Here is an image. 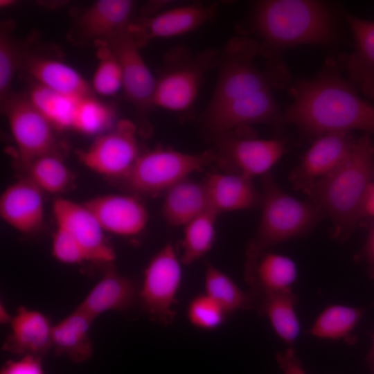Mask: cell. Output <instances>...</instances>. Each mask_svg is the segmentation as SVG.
Instances as JSON below:
<instances>
[{
    "instance_id": "cell-1",
    "label": "cell",
    "mask_w": 374,
    "mask_h": 374,
    "mask_svg": "<svg viewBox=\"0 0 374 374\" xmlns=\"http://www.w3.org/2000/svg\"><path fill=\"white\" fill-rule=\"evenodd\" d=\"M258 54V42L244 35L231 38L220 53L217 84L202 117L203 127L213 140L252 124H283L273 86L255 63Z\"/></svg>"
},
{
    "instance_id": "cell-2",
    "label": "cell",
    "mask_w": 374,
    "mask_h": 374,
    "mask_svg": "<svg viewBox=\"0 0 374 374\" xmlns=\"http://www.w3.org/2000/svg\"><path fill=\"white\" fill-rule=\"evenodd\" d=\"M250 28L261 39L259 54L267 60L268 76L273 87L283 88L290 75L281 54L301 44L330 46L337 32L332 15L321 1L311 0H264L254 3Z\"/></svg>"
},
{
    "instance_id": "cell-3",
    "label": "cell",
    "mask_w": 374,
    "mask_h": 374,
    "mask_svg": "<svg viewBox=\"0 0 374 374\" xmlns=\"http://www.w3.org/2000/svg\"><path fill=\"white\" fill-rule=\"evenodd\" d=\"M330 64L314 78L299 80L290 89L293 102L284 120L319 136L352 130L374 135V107Z\"/></svg>"
},
{
    "instance_id": "cell-4",
    "label": "cell",
    "mask_w": 374,
    "mask_h": 374,
    "mask_svg": "<svg viewBox=\"0 0 374 374\" xmlns=\"http://www.w3.org/2000/svg\"><path fill=\"white\" fill-rule=\"evenodd\" d=\"M374 181V143L368 134L355 140L341 164L305 193L332 222V237L344 241L361 218L363 198Z\"/></svg>"
},
{
    "instance_id": "cell-5",
    "label": "cell",
    "mask_w": 374,
    "mask_h": 374,
    "mask_svg": "<svg viewBox=\"0 0 374 374\" xmlns=\"http://www.w3.org/2000/svg\"><path fill=\"white\" fill-rule=\"evenodd\" d=\"M262 213L257 231L246 249V262L284 241L308 233L325 216L314 204L299 200L276 184L269 172L262 176Z\"/></svg>"
},
{
    "instance_id": "cell-6",
    "label": "cell",
    "mask_w": 374,
    "mask_h": 374,
    "mask_svg": "<svg viewBox=\"0 0 374 374\" xmlns=\"http://www.w3.org/2000/svg\"><path fill=\"white\" fill-rule=\"evenodd\" d=\"M220 53L209 48L195 55L186 47L170 50L164 57V67L157 79L154 107L186 113L195 104L206 73L218 65Z\"/></svg>"
},
{
    "instance_id": "cell-7",
    "label": "cell",
    "mask_w": 374,
    "mask_h": 374,
    "mask_svg": "<svg viewBox=\"0 0 374 374\" xmlns=\"http://www.w3.org/2000/svg\"><path fill=\"white\" fill-rule=\"evenodd\" d=\"M215 148L188 154L159 147L141 154L122 180L130 191L152 195L166 192L190 173L215 162Z\"/></svg>"
},
{
    "instance_id": "cell-8",
    "label": "cell",
    "mask_w": 374,
    "mask_h": 374,
    "mask_svg": "<svg viewBox=\"0 0 374 374\" xmlns=\"http://www.w3.org/2000/svg\"><path fill=\"white\" fill-rule=\"evenodd\" d=\"M182 278L181 261L171 242L160 249L148 264L139 290V299L149 318L163 325L175 318L174 305Z\"/></svg>"
},
{
    "instance_id": "cell-9",
    "label": "cell",
    "mask_w": 374,
    "mask_h": 374,
    "mask_svg": "<svg viewBox=\"0 0 374 374\" xmlns=\"http://www.w3.org/2000/svg\"><path fill=\"white\" fill-rule=\"evenodd\" d=\"M215 161L226 173L251 179L262 176L286 151L280 139H260L242 136L229 132L213 139Z\"/></svg>"
},
{
    "instance_id": "cell-10",
    "label": "cell",
    "mask_w": 374,
    "mask_h": 374,
    "mask_svg": "<svg viewBox=\"0 0 374 374\" xmlns=\"http://www.w3.org/2000/svg\"><path fill=\"white\" fill-rule=\"evenodd\" d=\"M1 107L7 116L17 158L26 170L37 159L57 153L54 127L27 97L10 95Z\"/></svg>"
},
{
    "instance_id": "cell-11",
    "label": "cell",
    "mask_w": 374,
    "mask_h": 374,
    "mask_svg": "<svg viewBox=\"0 0 374 374\" xmlns=\"http://www.w3.org/2000/svg\"><path fill=\"white\" fill-rule=\"evenodd\" d=\"M136 126L121 120L114 129L99 137L86 150L76 151L79 161L100 175L123 179L140 156Z\"/></svg>"
},
{
    "instance_id": "cell-12",
    "label": "cell",
    "mask_w": 374,
    "mask_h": 374,
    "mask_svg": "<svg viewBox=\"0 0 374 374\" xmlns=\"http://www.w3.org/2000/svg\"><path fill=\"white\" fill-rule=\"evenodd\" d=\"M105 42L121 66L123 89L127 99L136 110L140 128L148 129V116L155 107L154 96L157 79L148 67L139 48L127 28Z\"/></svg>"
},
{
    "instance_id": "cell-13",
    "label": "cell",
    "mask_w": 374,
    "mask_h": 374,
    "mask_svg": "<svg viewBox=\"0 0 374 374\" xmlns=\"http://www.w3.org/2000/svg\"><path fill=\"white\" fill-rule=\"evenodd\" d=\"M217 10L216 3L175 7L153 16L131 20L127 30L141 48L152 39L175 37L197 28L213 20Z\"/></svg>"
},
{
    "instance_id": "cell-14",
    "label": "cell",
    "mask_w": 374,
    "mask_h": 374,
    "mask_svg": "<svg viewBox=\"0 0 374 374\" xmlns=\"http://www.w3.org/2000/svg\"><path fill=\"white\" fill-rule=\"evenodd\" d=\"M53 212L57 227L75 238L90 262L110 263L115 260V251L105 236L104 230L84 204L58 198L53 202Z\"/></svg>"
},
{
    "instance_id": "cell-15",
    "label": "cell",
    "mask_w": 374,
    "mask_h": 374,
    "mask_svg": "<svg viewBox=\"0 0 374 374\" xmlns=\"http://www.w3.org/2000/svg\"><path fill=\"white\" fill-rule=\"evenodd\" d=\"M355 140L350 132L320 135L292 170L290 179L296 189L305 193L335 171L349 154Z\"/></svg>"
},
{
    "instance_id": "cell-16",
    "label": "cell",
    "mask_w": 374,
    "mask_h": 374,
    "mask_svg": "<svg viewBox=\"0 0 374 374\" xmlns=\"http://www.w3.org/2000/svg\"><path fill=\"white\" fill-rule=\"evenodd\" d=\"M134 4L130 0L96 1L75 19L69 40L79 46L107 42L127 28Z\"/></svg>"
},
{
    "instance_id": "cell-17",
    "label": "cell",
    "mask_w": 374,
    "mask_h": 374,
    "mask_svg": "<svg viewBox=\"0 0 374 374\" xmlns=\"http://www.w3.org/2000/svg\"><path fill=\"white\" fill-rule=\"evenodd\" d=\"M84 204L105 232L121 236L140 233L148 221V213L135 197L106 195L87 200Z\"/></svg>"
},
{
    "instance_id": "cell-18",
    "label": "cell",
    "mask_w": 374,
    "mask_h": 374,
    "mask_svg": "<svg viewBox=\"0 0 374 374\" xmlns=\"http://www.w3.org/2000/svg\"><path fill=\"white\" fill-rule=\"evenodd\" d=\"M0 215L21 233L35 232L44 220V192L28 177L19 179L1 195Z\"/></svg>"
},
{
    "instance_id": "cell-19",
    "label": "cell",
    "mask_w": 374,
    "mask_h": 374,
    "mask_svg": "<svg viewBox=\"0 0 374 374\" xmlns=\"http://www.w3.org/2000/svg\"><path fill=\"white\" fill-rule=\"evenodd\" d=\"M2 350L19 357L31 355L42 357L52 349V328L42 312L21 306L10 323Z\"/></svg>"
},
{
    "instance_id": "cell-20",
    "label": "cell",
    "mask_w": 374,
    "mask_h": 374,
    "mask_svg": "<svg viewBox=\"0 0 374 374\" xmlns=\"http://www.w3.org/2000/svg\"><path fill=\"white\" fill-rule=\"evenodd\" d=\"M343 16L355 43L347 63L350 82L374 100V21L348 12H344Z\"/></svg>"
},
{
    "instance_id": "cell-21",
    "label": "cell",
    "mask_w": 374,
    "mask_h": 374,
    "mask_svg": "<svg viewBox=\"0 0 374 374\" xmlns=\"http://www.w3.org/2000/svg\"><path fill=\"white\" fill-rule=\"evenodd\" d=\"M209 209L217 215L261 205L262 195L251 179L229 173L208 175L204 182Z\"/></svg>"
},
{
    "instance_id": "cell-22",
    "label": "cell",
    "mask_w": 374,
    "mask_h": 374,
    "mask_svg": "<svg viewBox=\"0 0 374 374\" xmlns=\"http://www.w3.org/2000/svg\"><path fill=\"white\" fill-rule=\"evenodd\" d=\"M135 283L114 269L107 271L77 307L94 320L109 311L130 308L139 297Z\"/></svg>"
},
{
    "instance_id": "cell-23",
    "label": "cell",
    "mask_w": 374,
    "mask_h": 374,
    "mask_svg": "<svg viewBox=\"0 0 374 374\" xmlns=\"http://www.w3.org/2000/svg\"><path fill=\"white\" fill-rule=\"evenodd\" d=\"M244 276L255 298L265 293L292 289L297 277V268L290 258L265 251L246 262Z\"/></svg>"
},
{
    "instance_id": "cell-24",
    "label": "cell",
    "mask_w": 374,
    "mask_h": 374,
    "mask_svg": "<svg viewBox=\"0 0 374 374\" xmlns=\"http://www.w3.org/2000/svg\"><path fill=\"white\" fill-rule=\"evenodd\" d=\"M37 83L60 93L83 98L91 94V88L73 68L60 60L35 55L30 51L22 64Z\"/></svg>"
},
{
    "instance_id": "cell-25",
    "label": "cell",
    "mask_w": 374,
    "mask_h": 374,
    "mask_svg": "<svg viewBox=\"0 0 374 374\" xmlns=\"http://www.w3.org/2000/svg\"><path fill=\"white\" fill-rule=\"evenodd\" d=\"M94 321L90 316L78 309L52 328V349L57 355H64L75 363L91 359L93 347L89 336Z\"/></svg>"
},
{
    "instance_id": "cell-26",
    "label": "cell",
    "mask_w": 374,
    "mask_h": 374,
    "mask_svg": "<svg viewBox=\"0 0 374 374\" xmlns=\"http://www.w3.org/2000/svg\"><path fill=\"white\" fill-rule=\"evenodd\" d=\"M208 209V200L204 183H197L186 178L166 192L162 214L170 226H185Z\"/></svg>"
},
{
    "instance_id": "cell-27",
    "label": "cell",
    "mask_w": 374,
    "mask_h": 374,
    "mask_svg": "<svg viewBox=\"0 0 374 374\" xmlns=\"http://www.w3.org/2000/svg\"><path fill=\"white\" fill-rule=\"evenodd\" d=\"M254 299L259 314L266 317L278 337L293 347L300 333V323L294 309L298 296L292 289L262 294Z\"/></svg>"
},
{
    "instance_id": "cell-28",
    "label": "cell",
    "mask_w": 374,
    "mask_h": 374,
    "mask_svg": "<svg viewBox=\"0 0 374 374\" xmlns=\"http://www.w3.org/2000/svg\"><path fill=\"white\" fill-rule=\"evenodd\" d=\"M27 98L54 128H73L78 103L82 98L64 95L37 83L30 89Z\"/></svg>"
},
{
    "instance_id": "cell-29",
    "label": "cell",
    "mask_w": 374,
    "mask_h": 374,
    "mask_svg": "<svg viewBox=\"0 0 374 374\" xmlns=\"http://www.w3.org/2000/svg\"><path fill=\"white\" fill-rule=\"evenodd\" d=\"M205 294L217 302L226 314L238 310H249L256 302L251 293L241 290L226 274L207 262L204 274Z\"/></svg>"
},
{
    "instance_id": "cell-30",
    "label": "cell",
    "mask_w": 374,
    "mask_h": 374,
    "mask_svg": "<svg viewBox=\"0 0 374 374\" xmlns=\"http://www.w3.org/2000/svg\"><path fill=\"white\" fill-rule=\"evenodd\" d=\"M364 312V308L329 305L319 315L308 332L318 338L349 341L350 332Z\"/></svg>"
},
{
    "instance_id": "cell-31",
    "label": "cell",
    "mask_w": 374,
    "mask_h": 374,
    "mask_svg": "<svg viewBox=\"0 0 374 374\" xmlns=\"http://www.w3.org/2000/svg\"><path fill=\"white\" fill-rule=\"evenodd\" d=\"M30 51L25 43L14 35V23L3 21L0 26V99L1 105L7 100L13 77L22 66Z\"/></svg>"
},
{
    "instance_id": "cell-32",
    "label": "cell",
    "mask_w": 374,
    "mask_h": 374,
    "mask_svg": "<svg viewBox=\"0 0 374 374\" xmlns=\"http://www.w3.org/2000/svg\"><path fill=\"white\" fill-rule=\"evenodd\" d=\"M218 215L208 209L185 225L180 261L188 265L205 255L215 240V224Z\"/></svg>"
},
{
    "instance_id": "cell-33",
    "label": "cell",
    "mask_w": 374,
    "mask_h": 374,
    "mask_svg": "<svg viewBox=\"0 0 374 374\" xmlns=\"http://www.w3.org/2000/svg\"><path fill=\"white\" fill-rule=\"evenodd\" d=\"M26 170L27 177L50 194L62 193L71 180L70 172L57 153L37 159Z\"/></svg>"
},
{
    "instance_id": "cell-34",
    "label": "cell",
    "mask_w": 374,
    "mask_h": 374,
    "mask_svg": "<svg viewBox=\"0 0 374 374\" xmlns=\"http://www.w3.org/2000/svg\"><path fill=\"white\" fill-rule=\"evenodd\" d=\"M99 63L94 73L92 87L102 96L115 95L123 88V73L116 55L105 42L95 44Z\"/></svg>"
},
{
    "instance_id": "cell-35",
    "label": "cell",
    "mask_w": 374,
    "mask_h": 374,
    "mask_svg": "<svg viewBox=\"0 0 374 374\" xmlns=\"http://www.w3.org/2000/svg\"><path fill=\"white\" fill-rule=\"evenodd\" d=\"M114 119L110 108L91 96L80 99L73 128L87 134H96L109 127Z\"/></svg>"
},
{
    "instance_id": "cell-36",
    "label": "cell",
    "mask_w": 374,
    "mask_h": 374,
    "mask_svg": "<svg viewBox=\"0 0 374 374\" xmlns=\"http://www.w3.org/2000/svg\"><path fill=\"white\" fill-rule=\"evenodd\" d=\"M226 316L222 307L205 293L193 298L187 307L188 321L202 330L216 329L224 323Z\"/></svg>"
},
{
    "instance_id": "cell-37",
    "label": "cell",
    "mask_w": 374,
    "mask_h": 374,
    "mask_svg": "<svg viewBox=\"0 0 374 374\" xmlns=\"http://www.w3.org/2000/svg\"><path fill=\"white\" fill-rule=\"evenodd\" d=\"M52 254L57 260L66 264L89 261L85 251L75 238L60 227L53 236Z\"/></svg>"
},
{
    "instance_id": "cell-38",
    "label": "cell",
    "mask_w": 374,
    "mask_h": 374,
    "mask_svg": "<svg viewBox=\"0 0 374 374\" xmlns=\"http://www.w3.org/2000/svg\"><path fill=\"white\" fill-rule=\"evenodd\" d=\"M0 374H44L42 357L27 355L9 360L2 366Z\"/></svg>"
},
{
    "instance_id": "cell-39",
    "label": "cell",
    "mask_w": 374,
    "mask_h": 374,
    "mask_svg": "<svg viewBox=\"0 0 374 374\" xmlns=\"http://www.w3.org/2000/svg\"><path fill=\"white\" fill-rule=\"evenodd\" d=\"M276 362L283 374H306L294 347L276 355Z\"/></svg>"
},
{
    "instance_id": "cell-40",
    "label": "cell",
    "mask_w": 374,
    "mask_h": 374,
    "mask_svg": "<svg viewBox=\"0 0 374 374\" xmlns=\"http://www.w3.org/2000/svg\"><path fill=\"white\" fill-rule=\"evenodd\" d=\"M361 218L364 217H374V181L368 187L362 200Z\"/></svg>"
},
{
    "instance_id": "cell-41",
    "label": "cell",
    "mask_w": 374,
    "mask_h": 374,
    "mask_svg": "<svg viewBox=\"0 0 374 374\" xmlns=\"http://www.w3.org/2000/svg\"><path fill=\"white\" fill-rule=\"evenodd\" d=\"M364 254L369 262L374 265V226L370 231L364 247Z\"/></svg>"
},
{
    "instance_id": "cell-42",
    "label": "cell",
    "mask_w": 374,
    "mask_h": 374,
    "mask_svg": "<svg viewBox=\"0 0 374 374\" xmlns=\"http://www.w3.org/2000/svg\"><path fill=\"white\" fill-rule=\"evenodd\" d=\"M12 317L3 303L0 304V322L2 324H10Z\"/></svg>"
},
{
    "instance_id": "cell-43",
    "label": "cell",
    "mask_w": 374,
    "mask_h": 374,
    "mask_svg": "<svg viewBox=\"0 0 374 374\" xmlns=\"http://www.w3.org/2000/svg\"><path fill=\"white\" fill-rule=\"evenodd\" d=\"M366 362L371 368H374V335L373 336V344L371 348L366 357Z\"/></svg>"
},
{
    "instance_id": "cell-44",
    "label": "cell",
    "mask_w": 374,
    "mask_h": 374,
    "mask_svg": "<svg viewBox=\"0 0 374 374\" xmlns=\"http://www.w3.org/2000/svg\"><path fill=\"white\" fill-rule=\"evenodd\" d=\"M12 3H14V1H10V0H1L0 1V5L1 7L8 6Z\"/></svg>"
},
{
    "instance_id": "cell-45",
    "label": "cell",
    "mask_w": 374,
    "mask_h": 374,
    "mask_svg": "<svg viewBox=\"0 0 374 374\" xmlns=\"http://www.w3.org/2000/svg\"><path fill=\"white\" fill-rule=\"evenodd\" d=\"M372 373L374 374V368L371 369Z\"/></svg>"
}]
</instances>
